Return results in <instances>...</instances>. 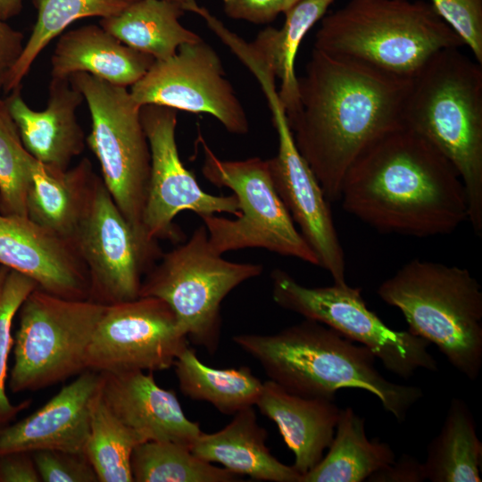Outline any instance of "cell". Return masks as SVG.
Segmentation results:
<instances>
[{
  "label": "cell",
  "mask_w": 482,
  "mask_h": 482,
  "mask_svg": "<svg viewBox=\"0 0 482 482\" xmlns=\"http://www.w3.org/2000/svg\"><path fill=\"white\" fill-rule=\"evenodd\" d=\"M100 392L111 411L146 441H168L191 447L202 433L188 420L172 390L162 388L153 372H100Z\"/></svg>",
  "instance_id": "19"
},
{
  "label": "cell",
  "mask_w": 482,
  "mask_h": 482,
  "mask_svg": "<svg viewBox=\"0 0 482 482\" xmlns=\"http://www.w3.org/2000/svg\"><path fill=\"white\" fill-rule=\"evenodd\" d=\"M167 1H171V2H176V3H179L182 5H184L185 4L192 1V0H167Z\"/></svg>",
  "instance_id": "43"
},
{
  "label": "cell",
  "mask_w": 482,
  "mask_h": 482,
  "mask_svg": "<svg viewBox=\"0 0 482 482\" xmlns=\"http://www.w3.org/2000/svg\"><path fill=\"white\" fill-rule=\"evenodd\" d=\"M202 173L212 184L231 189L239 204L235 220L203 215L209 242L222 254L245 248H262L319 266L316 254L295 228L273 184L269 160H221L201 135Z\"/></svg>",
  "instance_id": "8"
},
{
  "label": "cell",
  "mask_w": 482,
  "mask_h": 482,
  "mask_svg": "<svg viewBox=\"0 0 482 482\" xmlns=\"http://www.w3.org/2000/svg\"><path fill=\"white\" fill-rule=\"evenodd\" d=\"M4 100L25 148L40 163L65 170L84 151L86 137L77 117L84 97L69 79H51L42 111L28 105L21 86Z\"/></svg>",
  "instance_id": "20"
},
{
  "label": "cell",
  "mask_w": 482,
  "mask_h": 482,
  "mask_svg": "<svg viewBox=\"0 0 482 482\" xmlns=\"http://www.w3.org/2000/svg\"><path fill=\"white\" fill-rule=\"evenodd\" d=\"M437 14L482 64V0H431Z\"/></svg>",
  "instance_id": "35"
},
{
  "label": "cell",
  "mask_w": 482,
  "mask_h": 482,
  "mask_svg": "<svg viewBox=\"0 0 482 482\" xmlns=\"http://www.w3.org/2000/svg\"><path fill=\"white\" fill-rule=\"evenodd\" d=\"M278 134V153L269 159L274 187L300 233L334 283L345 282V258L328 200L295 143L285 108L277 96L267 100Z\"/></svg>",
  "instance_id": "16"
},
{
  "label": "cell",
  "mask_w": 482,
  "mask_h": 482,
  "mask_svg": "<svg viewBox=\"0 0 482 482\" xmlns=\"http://www.w3.org/2000/svg\"><path fill=\"white\" fill-rule=\"evenodd\" d=\"M232 340L270 380L295 395L335 401L339 389L364 390L398 422L423 397L420 386L394 383L380 374L367 347L312 320L275 334H238Z\"/></svg>",
  "instance_id": "3"
},
{
  "label": "cell",
  "mask_w": 482,
  "mask_h": 482,
  "mask_svg": "<svg viewBox=\"0 0 482 482\" xmlns=\"http://www.w3.org/2000/svg\"><path fill=\"white\" fill-rule=\"evenodd\" d=\"M403 121L455 168L466 190L468 220L481 236V64L458 47L436 53L411 79Z\"/></svg>",
  "instance_id": "4"
},
{
  "label": "cell",
  "mask_w": 482,
  "mask_h": 482,
  "mask_svg": "<svg viewBox=\"0 0 482 482\" xmlns=\"http://www.w3.org/2000/svg\"><path fill=\"white\" fill-rule=\"evenodd\" d=\"M284 8V0H223L227 16L254 24L273 21Z\"/></svg>",
  "instance_id": "37"
},
{
  "label": "cell",
  "mask_w": 482,
  "mask_h": 482,
  "mask_svg": "<svg viewBox=\"0 0 482 482\" xmlns=\"http://www.w3.org/2000/svg\"><path fill=\"white\" fill-rule=\"evenodd\" d=\"M37 160L25 148L19 129L0 99V212L28 216V196Z\"/></svg>",
  "instance_id": "33"
},
{
  "label": "cell",
  "mask_w": 482,
  "mask_h": 482,
  "mask_svg": "<svg viewBox=\"0 0 482 482\" xmlns=\"http://www.w3.org/2000/svg\"><path fill=\"white\" fill-rule=\"evenodd\" d=\"M37 284L30 278L0 266V425L12 420L29 402L12 404L6 395L8 357L13 345L12 326L15 315Z\"/></svg>",
  "instance_id": "34"
},
{
  "label": "cell",
  "mask_w": 482,
  "mask_h": 482,
  "mask_svg": "<svg viewBox=\"0 0 482 482\" xmlns=\"http://www.w3.org/2000/svg\"><path fill=\"white\" fill-rule=\"evenodd\" d=\"M0 266L32 278L52 295L89 297L87 269L73 243L28 216L0 212Z\"/></svg>",
  "instance_id": "17"
},
{
  "label": "cell",
  "mask_w": 482,
  "mask_h": 482,
  "mask_svg": "<svg viewBox=\"0 0 482 482\" xmlns=\"http://www.w3.org/2000/svg\"><path fill=\"white\" fill-rule=\"evenodd\" d=\"M173 366L179 389L185 395L208 402L223 414L234 415L254 406L262 389L263 382L250 368H211L188 346L177 357Z\"/></svg>",
  "instance_id": "29"
},
{
  "label": "cell",
  "mask_w": 482,
  "mask_h": 482,
  "mask_svg": "<svg viewBox=\"0 0 482 482\" xmlns=\"http://www.w3.org/2000/svg\"><path fill=\"white\" fill-rule=\"evenodd\" d=\"M32 456L43 482H99L84 453L38 450Z\"/></svg>",
  "instance_id": "36"
},
{
  "label": "cell",
  "mask_w": 482,
  "mask_h": 482,
  "mask_svg": "<svg viewBox=\"0 0 482 482\" xmlns=\"http://www.w3.org/2000/svg\"><path fill=\"white\" fill-rule=\"evenodd\" d=\"M69 79L83 96L91 115V132L86 142L99 162L102 180L126 220L146 235L143 216L151 153L141 122V106L125 87L86 72L75 73Z\"/></svg>",
  "instance_id": "9"
},
{
  "label": "cell",
  "mask_w": 482,
  "mask_h": 482,
  "mask_svg": "<svg viewBox=\"0 0 482 482\" xmlns=\"http://www.w3.org/2000/svg\"><path fill=\"white\" fill-rule=\"evenodd\" d=\"M24 44L22 34L0 16V92L4 90L7 76L20 57Z\"/></svg>",
  "instance_id": "40"
},
{
  "label": "cell",
  "mask_w": 482,
  "mask_h": 482,
  "mask_svg": "<svg viewBox=\"0 0 482 482\" xmlns=\"http://www.w3.org/2000/svg\"><path fill=\"white\" fill-rule=\"evenodd\" d=\"M209 242L204 225L168 253L143 278L139 296L163 300L194 345L214 353L221 333L223 299L243 282L256 278L263 267L225 260Z\"/></svg>",
  "instance_id": "7"
},
{
  "label": "cell",
  "mask_w": 482,
  "mask_h": 482,
  "mask_svg": "<svg viewBox=\"0 0 482 482\" xmlns=\"http://www.w3.org/2000/svg\"><path fill=\"white\" fill-rule=\"evenodd\" d=\"M100 25H86L61 34L51 57V76L70 79L86 72L111 84L131 87L154 62Z\"/></svg>",
  "instance_id": "22"
},
{
  "label": "cell",
  "mask_w": 482,
  "mask_h": 482,
  "mask_svg": "<svg viewBox=\"0 0 482 482\" xmlns=\"http://www.w3.org/2000/svg\"><path fill=\"white\" fill-rule=\"evenodd\" d=\"M267 432L257 422L253 406L234 414L222 429L201 433L190 447L197 457L220 463L237 475L257 480L301 482V474L279 461L266 446Z\"/></svg>",
  "instance_id": "23"
},
{
  "label": "cell",
  "mask_w": 482,
  "mask_h": 482,
  "mask_svg": "<svg viewBox=\"0 0 482 482\" xmlns=\"http://www.w3.org/2000/svg\"><path fill=\"white\" fill-rule=\"evenodd\" d=\"M411 79L313 48L298 78L299 110L288 121L296 147L327 199L338 201L359 155L403 125Z\"/></svg>",
  "instance_id": "1"
},
{
  "label": "cell",
  "mask_w": 482,
  "mask_h": 482,
  "mask_svg": "<svg viewBox=\"0 0 482 482\" xmlns=\"http://www.w3.org/2000/svg\"><path fill=\"white\" fill-rule=\"evenodd\" d=\"M328 453L301 482H362L395 460L390 445L367 437L365 420L353 408L340 410Z\"/></svg>",
  "instance_id": "26"
},
{
  "label": "cell",
  "mask_w": 482,
  "mask_h": 482,
  "mask_svg": "<svg viewBox=\"0 0 482 482\" xmlns=\"http://www.w3.org/2000/svg\"><path fill=\"white\" fill-rule=\"evenodd\" d=\"M272 298L281 308L320 322L367 347L384 368L408 379L419 369L437 371L429 343L408 330H395L370 311L361 289L346 283L308 287L281 269L271 272Z\"/></svg>",
  "instance_id": "11"
},
{
  "label": "cell",
  "mask_w": 482,
  "mask_h": 482,
  "mask_svg": "<svg viewBox=\"0 0 482 482\" xmlns=\"http://www.w3.org/2000/svg\"><path fill=\"white\" fill-rule=\"evenodd\" d=\"M188 339L171 308L154 296L105 305L86 355V369L120 373L173 366Z\"/></svg>",
  "instance_id": "13"
},
{
  "label": "cell",
  "mask_w": 482,
  "mask_h": 482,
  "mask_svg": "<svg viewBox=\"0 0 482 482\" xmlns=\"http://www.w3.org/2000/svg\"><path fill=\"white\" fill-rule=\"evenodd\" d=\"M21 6V0H0V16L6 21L17 15Z\"/></svg>",
  "instance_id": "41"
},
{
  "label": "cell",
  "mask_w": 482,
  "mask_h": 482,
  "mask_svg": "<svg viewBox=\"0 0 482 482\" xmlns=\"http://www.w3.org/2000/svg\"><path fill=\"white\" fill-rule=\"evenodd\" d=\"M98 177L86 157L65 170L37 161L28 196V217L72 242L91 204Z\"/></svg>",
  "instance_id": "24"
},
{
  "label": "cell",
  "mask_w": 482,
  "mask_h": 482,
  "mask_svg": "<svg viewBox=\"0 0 482 482\" xmlns=\"http://www.w3.org/2000/svg\"><path fill=\"white\" fill-rule=\"evenodd\" d=\"M409 330L435 345L470 380L482 368V289L465 268L413 259L377 290Z\"/></svg>",
  "instance_id": "6"
},
{
  "label": "cell",
  "mask_w": 482,
  "mask_h": 482,
  "mask_svg": "<svg viewBox=\"0 0 482 482\" xmlns=\"http://www.w3.org/2000/svg\"><path fill=\"white\" fill-rule=\"evenodd\" d=\"M144 440L121 422L105 403L100 386L90 410L89 434L84 454L99 482H133L130 460Z\"/></svg>",
  "instance_id": "31"
},
{
  "label": "cell",
  "mask_w": 482,
  "mask_h": 482,
  "mask_svg": "<svg viewBox=\"0 0 482 482\" xmlns=\"http://www.w3.org/2000/svg\"><path fill=\"white\" fill-rule=\"evenodd\" d=\"M72 243L87 269L88 299L104 305L138 297L144 277L163 253L158 240L126 220L100 177Z\"/></svg>",
  "instance_id": "12"
},
{
  "label": "cell",
  "mask_w": 482,
  "mask_h": 482,
  "mask_svg": "<svg viewBox=\"0 0 482 482\" xmlns=\"http://www.w3.org/2000/svg\"><path fill=\"white\" fill-rule=\"evenodd\" d=\"M461 37L423 0H349L325 14L315 49L412 79L439 51Z\"/></svg>",
  "instance_id": "5"
},
{
  "label": "cell",
  "mask_w": 482,
  "mask_h": 482,
  "mask_svg": "<svg viewBox=\"0 0 482 482\" xmlns=\"http://www.w3.org/2000/svg\"><path fill=\"white\" fill-rule=\"evenodd\" d=\"M104 307L33 290L19 310L11 391L42 389L86 370L87 351Z\"/></svg>",
  "instance_id": "10"
},
{
  "label": "cell",
  "mask_w": 482,
  "mask_h": 482,
  "mask_svg": "<svg viewBox=\"0 0 482 482\" xmlns=\"http://www.w3.org/2000/svg\"><path fill=\"white\" fill-rule=\"evenodd\" d=\"M141 122L151 153V170L143 226L153 239L179 241L183 234L174 218L188 210L199 216L228 212L239 216L237 196L213 195L204 191L180 160L176 141L177 110L145 104Z\"/></svg>",
  "instance_id": "15"
},
{
  "label": "cell",
  "mask_w": 482,
  "mask_h": 482,
  "mask_svg": "<svg viewBox=\"0 0 482 482\" xmlns=\"http://www.w3.org/2000/svg\"><path fill=\"white\" fill-rule=\"evenodd\" d=\"M482 443L465 401L453 398L443 426L428 445L423 462L432 482H481Z\"/></svg>",
  "instance_id": "28"
},
{
  "label": "cell",
  "mask_w": 482,
  "mask_h": 482,
  "mask_svg": "<svg viewBox=\"0 0 482 482\" xmlns=\"http://www.w3.org/2000/svg\"><path fill=\"white\" fill-rule=\"evenodd\" d=\"M423 463L414 456L403 453L398 460L372 473L369 482H423L426 480Z\"/></svg>",
  "instance_id": "38"
},
{
  "label": "cell",
  "mask_w": 482,
  "mask_h": 482,
  "mask_svg": "<svg viewBox=\"0 0 482 482\" xmlns=\"http://www.w3.org/2000/svg\"><path fill=\"white\" fill-rule=\"evenodd\" d=\"M343 209L378 231L427 237L468 220L466 190L453 164L404 125L368 146L346 171Z\"/></svg>",
  "instance_id": "2"
},
{
  "label": "cell",
  "mask_w": 482,
  "mask_h": 482,
  "mask_svg": "<svg viewBox=\"0 0 482 482\" xmlns=\"http://www.w3.org/2000/svg\"><path fill=\"white\" fill-rule=\"evenodd\" d=\"M334 1L300 0L284 12L285 22L280 29L267 27L251 42L276 79L280 80L278 92L288 121L295 116L300 106L298 78L295 71L300 45Z\"/></svg>",
  "instance_id": "27"
},
{
  "label": "cell",
  "mask_w": 482,
  "mask_h": 482,
  "mask_svg": "<svg viewBox=\"0 0 482 482\" xmlns=\"http://www.w3.org/2000/svg\"><path fill=\"white\" fill-rule=\"evenodd\" d=\"M184 13L176 2L137 0L120 13L101 19L99 25L129 47L165 60L181 45L202 39L180 23Z\"/></svg>",
  "instance_id": "25"
},
{
  "label": "cell",
  "mask_w": 482,
  "mask_h": 482,
  "mask_svg": "<svg viewBox=\"0 0 482 482\" xmlns=\"http://www.w3.org/2000/svg\"><path fill=\"white\" fill-rule=\"evenodd\" d=\"M255 405L278 426L294 453L293 466L301 476L320 461L333 440L340 414L334 400L295 395L269 379L263 382Z\"/></svg>",
  "instance_id": "21"
},
{
  "label": "cell",
  "mask_w": 482,
  "mask_h": 482,
  "mask_svg": "<svg viewBox=\"0 0 482 482\" xmlns=\"http://www.w3.org/2000/svg\"><path fill=\"white\" fill-rule=\"evenodd\" d=\"M300 0H284V12L289 9L291 6H293L294 4H295L297 2H299ZM283 12V13H284Z\"/></svg>",
  "instance_id": "42"
},
{
  "label": "cell",
  "mask_w": 482,
  "mask_h": 482,
  "mask_svg": "<svg viewBox=\"0 0 482 482\" xmlns=\"http://www.w3.org/2000/svg\"><path fill=\"white\" fill-rule=\"evenodd\" d=\"M32 453L11 452L0 454V482H40Z\"/></svg>",
  "instance_id": "39"
},
{
  "label": "cell",
  "mask_w": 482,
  "mask_h": 482,
  "mask_svg": "<svg viewBox=\"0 0 482 482\" xmlns=\"http://www.w3.org/2000/svg\"><path fill=\"white\" fill-rule=\"evenodd\" d=\"M37 20L22 52L11 69L4 91L21 86L41 52L72 22L88 17L116 15L137 0H32Z\"/></svg>",
  "instance_id": "30"
},
{
  "label": "cell",
  "mask_w": 482,
  "mask_h": 482,
  "mask_svg": "<svg viewBox=\"0 0 482 482\" xmlns=\"http://www.w3.org/2000/svg\"><path fill=\"white\" fill-rule=\"evenodd\" d=\"M135 482H233L240 475L195 455L189 447L168 441H146L131 454Z\"/></svg>",
  "instance_id": "32"
},
{
  "label": "cell",
  "mask_w": 482,
  "mask_h": 482,
  "mask_svg": "<svg viewBox=\"0 0 482 482\" xmlns=\"http://www.w3.org/2000/svg\"><path fill=\"white\" fill-rule=\"evenodd\" d=\"M129 92L139 106L157 104L208 113L232 134L249 131L246 113L219 54L203 38L181 45L165 60H155Z\"/></svg>",
  "instance_id": "14"
},
{
  "label": "cell",
  "mask_w": 482,
  "mask_h": 482,
  "mask_svg": "<svg viewBox=\"0 0 482 482\" xmlns=\"http://www.w3.org/2000/svg\"><path fill=\"white\" fill-rule=\"evenodd\" d=\"M100 372L86 370L23 420L0 428V454L60 450L84 453Z\"/></svg>",
  "instance_id": "18"
}]
</instances>
